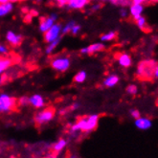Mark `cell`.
<instances>
[{"mask_svg":"<svg viewBox=\"0 0 158 158\" xmlns=\"http://www.w3.org/2000/svg\"><path fill=\"white\" fill-rule=\"evenodd\" d=\"M155 105H156V106H158V98H157L156 101H155Z\"/></svg>","mask_w":158,"mask_h":158,"instance_id":"cell-37","label":"cell"},{"mask_svg":"<svg viewBox=\"0 0 158 158\" xmlns=\"http://www.w3.org/2000/svg\"><path fill=\"white\" fill-rule=\"evenodd\" d=\"M144 10V6L142 4H131V14L134 19L141 16V14Z\"/></svg>","mask_w":158,"mask_h":158,"instance_id":"cell-16","label":"cell"},{"mask_svg":"<svg viewBox=\"0 0 158 158\" xmlns=\"http://www.w3.org/2000/svg\"><path fill=\"white\" fill-rule=\"evenodd\" d=\"M105 47L106 46L103 42H96V43H93L91 45L86 46V47L81 48L80 52L82 55H91V54H95V53L103 51Z\"/></svg>","mask_w":158,"mask_h":158,"instance_id":"cell-8","label":"cell"},{"mask_svg":"<svg viewBox=\"0 0 158 158\" xmlns=\"http://www.w3.org/2000/svg\"><path fill=\"white\" fill-rule=\"evenodd\" d=\"M99 122V115L92 114L89 116L81 117L78 120V122L71 126L70 131L72 132H90L97 127Z\"/></svg>","mask_w":158,"mask_h":158,"instance_id":"cell-1","label":"cell"},{"mask_svg":"<svg viewBox=\"0 0 158 158\" xmlns=\"http://www.w3.org/2000/svg\"><path fill=\"white\" fill-rule=\"evenodd\" d=\"M116 38V33L115 32H108L104 34L103 35L101 36V41L102 42H106V41H111L113 40Z\"/></svg>","mask_w":158,"mask_h":158,"instance_id":"cell-23","label":"cell"},{"mask_svg":"<svg viewBox=\"0 0 158 158\" xmlns=\"http://www.w3.org/2000/svg\"><path fill=\"white\" fill-rule=\"evenodd\" d=\"M55 116V111L52 108H46L40 112H38L35 116V122L38 126H43L45 124L49 123L53 120Z\"/></svg>","mask_w":158,"mask_h":158,"instance_id":"cell-5","label":"cell"},{"mask_svg":"<svg viewBox=\"0 0 158 158\" xmlns=\"http://www.w3.org/2000/svg\"><path fill=\"white\" fill-rule=\"evenodd\" d=\"M75 24H76V21L75 20H70L67 23L64 24L62 26V28H61V35H66V34L70 33L72 27L75 25Z\"/></svg>","mask_w":158,"mask_h":158,"instance_id":"cell-22","label":"cell"},{"mask_svg":"<svg viewBox=\"0 0 158 158\" xmlns=\"http://www.w3.org/2000/svg\"><path fill=\"white\" fill-rule=\"evenodd\" d=\"M9 53V48L3 43H0V56L7 55Z\"/></svg>","mask_w":158,"mask_h":158,"instance_id":"cell-28","label":"cell"},{"mask_svg":"<svg viewBox=\"0 0 158 158\" xmlns=\"http://www.w3.org/2000/svg\"><path fill=\"white\" fill-rule=\"evenodd\" d=\"M60 39H58V40H56L50 43H48V45L46 46V48H45V53L47 54V55H51L55 52V50L57 49V47L59 46L60 44Z\"/></svg>","mask_w":158,"mask_h":158,"instance_id":"cell-20","label":"cell"},{"mask_svg":"<svg viewBox=\"0 0 158 158\" xmlns=\"http://www.w3.org/2000/svg\"><path fill=\"white\" fill-rule=\"evenodd\" d=\"M101 8V4H95V5H93L91 8H90V11L91 12H96V11H98L99 10V9Z\"/></svg>","mask_w":158,"mask_h":158,"instance_id":"cell-32","label":"cell"},{"mask_svg":"<svg viewBox=\"0 0 158 158\" xmlns=\"http://www.w3.org/2000/svg\"><path fill=\"white\" fill-rule=\"evenodd\" d=\"M154 78H158V65L156 66V69L154 72Z\"/></svg>","mask_w":158,"mask_h":158,"instance_id":"cell-35","label":"cell"},{"mask_svg":"<svg viewBox=\"0 0 158 158\" xmlns=\"http://www.w3.org/2000/svg\"><path fill=\"white\" fill-rule=\"evenodd\" d=\"M118 62L121 66L123 67H129L131 65V56L127 55V54H121L118 58Z\"/></svg>","mask_w":158,"mask_h":158,"instance_id":"cell-14","label":"cell"},{"mask_svg":"<svg viewBox=\"0 0 158 158\" xmlns=\"http://www.w3.org/2000/svg\"><path fill=\"white\" fill-rule=\"evenodd\" d=\"M13 64V60L9 58H1L0 57V75L7 71Z\"/></svg>","mask_w":158,"mask_h":158,"instance_id":"cell-15","label":"cell"},{"mask_svg":"<svg viewBox=\"0 0 158 158\" xmlns=\"http://www.w3.org/2000/svg\"><path fill=\"white\" fill-rule=\"evenodd\" d=\"M61 28H62L61 24L56 22L47 32L44 33L45 41L47 43H50V42H52V41H54L56 40L60 39V36H61Z\"/></svg>","mask_w":158,"mask_h":158,"instance_id":"cell-6","label":"cell"},{"mask_svg":"<svg viewBox=\"0 0 158 158\" xmlns=\"http://www.w3.org/2000/svg\"><path fill=\"white\" fill-rule=\"evenodd\" d=\"M16 101L14 97L10 96L7 93L0 94V113L10 112L15 106Z\"/></svg>","mask_w":158,"mask_h":158,"instance_id":"cell-4","label":"cell"},{"mask_svg":"<svg viewBox=\"0 0 158 158\" xmlns=\"http://www.w3.org/2000/svg\"><path fill=\"white\" fill-rule=\"evenodd\" d=\"M69 158H77V157H76L75 155H72V156H70Z\"/></svg>","mask_w":158,"mask_h":158,"instance_id":"cell-39","label":"cell"},{"mask_svg":"<svg viewBox=\"0 0 158 158\" xmlns=\"http://www.w3.org/2000/svg\"><path fill=\"white\" fill-rule=\"evenodd\" d=\"M135 126L140 129H148L152 127V122L148 118H139L135 121Z\"/></svg>","mask_w":158,"mask_h":158,"instance_id":"cell-13","label":"cell"},{"mask_svg":"<svg viewBox=\"0 0 158 158\" xmlns=\"http://www.w3.org/2000/svg\"><path fill=\"white\" fill-rule=\"evenodd\" d=\"M7 2H10V0H0V4H1V3H7Z\"/></svg>","mask_w":158,"mask_h":158,"instance_id":"cell-36","label":"cell"},{"mask_svg":"<svg viewBox=\"0 0 158 158\" xmlns=\"http://www.w3.org/2000/svg\"><path fill=\"white\" fill-rule=\"evenodd\" d=\"M59 19V15L57 13H52L49 16L45 17L44 19L41 20L40 24V31L41 33H46L50 28L58 21Z\"/></svg>","mask_w":158,"mask_h":158,"instance_id":"cell-7","label":"cell"},{"mask_svg":"<svg viewBox=\"0 0 158 158\" xmlns=\"http://www.w3.org/2000/svg\"><path fill=\"white\" fill-rule=\"evenodd\" d=\"M118 81H119V77L117 75H110L105 79L103 85L106 87H113L117 85Z\"/></svg>","mask_w":158,"mask_h":158,"instance_id":"cell-17","label":"cell"},{"mask_svg":"<svg viewBox=\"0 0 158 158\" xmlns=\"http://www.w3.org/2000/svg\"><path fill=\"white\" fill-rule=\"evenodd\" d=\"M132 4H142V3H145L147 2L148 0H131Z\"/></svg>","mask_w":158,"mask_h":158,"instance_id":"cell-33","label":"cell"},{"mask_svg":"<svg viewBox=\"0 0 158 158\" xmlns=\"http://www.w3.org/2000/svg\"><path fill=\"white\" fill-rule=\"evenodd\" d=\"M89 3V0H67L66 6L71 10H81Z\"/></svg>","mask_w":158,"mask_h":158,"instance_id":"cell-11","label":"cell"},{"mask_svg":"<svg viewBox=\"0 0 158 158\" xmlns=\"http://www.w3.org/2000/svg\"><path fill=\"white\" fill-rule=\"evenodd\" d=\"M134 20H135L137 26H138L139 28H140V29H141L142 31H144V32H146V33H148L150 31H152V30H151V28L148 26L145 17H143V16H139V17H137L136 19H134Z\"/></svg>","mask_w":158,"mask_h":158,"instance_id":"cell-18","label":"cell"},{"mask_svg":"<svg viewBox=\"0 0 158 158\" xmlns=\"http://www.w3.org/2000/svg\"><path fill=\"white\" fill-rule=\"evenodd\" d=\"M87 79V73L86 71L85 70H81V71H79L75 77H74V81H75L77 83H82V82H85Z\"/></svg>","mask_w":158,"mask_h":158,"instance_id":"cell-21","label":"cell"},{"mask_svg":"<svg viewBox=\"0 0 158 158\" xmlns=\"http://www.w3.org/2000/svg\"><path fill=\"white\" fill-rule=\"evenodd\" d=\"M14 10V4L13 2H7L0 4V17H3L8 15Z\"/></svg>","mask_w":158,"mask_h":158,"instance_id":"cell-12","label":"cell"},{"mask_svg":"<svg viewBox=\"0 0 158 158\" xmlns=\"http://www.w3.org/2000/svg\"><path fill=\"white\" fill-rule=\"evenodd\" d=\"M6 40L13 46H17L22 41V35L10 30L6 33Z\"/></svg>","mask_w":158,"mask_h":158,"instance_id":"cell-9","label":"cell"},{"mask_svg":"<svg viewBox=\"0 0 158 158\" xmlns=\"http://www.w3.org/2000/svg\"><path fill=\"white\" fill-rule=\"evenodd\" d=\"M157 65L158 63L153 60L139 62L137 66V77L142 81H152Z\"/></svg>","mask_w":158,"mask_h":158,"instance_id":"cell-2","label":"cell"},{"mask_svg":"<svg viewBox=\"0 0 158 158\" xmlns=\"http://www.w3.org/2000/svg\"><path fill=\"white\" fill-rule=\"evenodd\" d=\"M54 1L57 3L59 6H60V7L66 6V3H67V0H54Z\"/></svg>","mask_w":158,"mask_h":158,"instance_id":"cell-30","label":"cell"},{"mask_svg":"<svg viewBox=\"0 0 158 158\" xmlns=\"http://www.w3.org/2000/svg\"><path fill=\"white\" fill-rule=\"evenodd\" d=\"M120 15H121V16H122V17H126L127 15V10L125 7H123L120 10Z\"/></svg>","mask_w":158,"mask_h":158,"instance_id":"cell-31","label":"cell"},{"mask_svg":"<svg viewBox=\"0 0 158 158\" xmlns=\"http://www.w3.org/2000/svg\"><path fill=\"white\" fill-rule=\"evenodd\" d=\"M71 66V60L66 56H59L51 60V67L57 72H66Z\"/></svg>","mask_w":158,"mask_h":158,"instance_id":"cell-3","label":"cell"},{"mask_svg":"<svg viewBox=\"0 0 158 158\" xmlns=\"http://www.w3.org/2000/svg\"><path fill=\"white\" fill-rule=\"evenodd\" d=\"M131 116L136 120V119H139L141 117V115H140V112L137 110V109H131Z\"/></svg>","mask_w":158,"mask_h":158,"instance_id":"cell-29","label":"cell"},{"mask_svg":"<svg viewBox=\"0 0 158 158\" xmlns=\"http://www.w3.org/2000/svg\"><path fill=\"white\" fill-rule=\"evenodd\" d=\"M29 105L35 108H41L45 106V100L40 94H34L29 97Z\"/></svg>","mask_w":158,"mask_h":158,"instance_id":"cell-10","label":"cell"},{"mask_svg":"<svg viewBox=\"0 0 158 158\" xmlns=\"http://www.w3.org/2000/svg\"><path fill=\"white\" fill-rule=\"evenodd\" d=\"M81 31V26L80 25V24H75L73 27H72V29H71V31H70V34L71 35H79V33Z\"/></svg>","mask_w":158,"mask_h":158,"instance_id":"cell-25","label":"cell"},{"mask_svg":"<svg viewBox=\"0 0 158 158\" xmlns=\"http://www.w3.org/2000/svg\"><path fill=\"white\" fill-rule=\"evenodd\" d=\"M157 2H158V0H157Z\"/></svg>","mask_w":158,"mask_h":158,"instance_id":"cell-40","label":"cell"},{"mask_svg":"<svg viewBox=\"0 0 158 158\" xmlns=\"http://www.w3.org/2000/svg\"><path fill=\"white\" fill-rule=\"evenodd\" d=\"M79 106H80V105H79L78 103H76V104H74V105L72 106V109H73V110H74V109H78Z\"/></svg>","mask_w":158,"mask_h":158,"instance_id":"cell-34","label":"cell"},{"mask_svg":"<svg viewBox=\"0 0 158 158\" xmlns=\"http://www.w3.org/2000/svg\"><path fill=\"white\" fill-rule=\"evenodd\" d=\"M11 2H15V1H19V0H10Z\"/></svg>","mask_w":158,"mask_h":158,"instance_id":"cell-38","label":"cell"},{"mask_svg":"<svg viewBox=\"0 0 158 158\" xmlns=\"http://www.w3.org/2000/svg\"><path fill=\"white\" fill-rule=\"evenodd\" d=\"M106 1H109L111 4L120 7H127L128 5H131V0H106Z\"/></svg>","mask_w":158,"mask_h":158,"instance_id":"cell-24","label":"cell"},{"mask_svg":"<svg viewBox=\"0 0 158 158\" xmlns=\"http://www.w3.org/2000/svg\"><path fill=\"white\" fill-rule=\"evenodd\" d=\"M66 145H67V141L65 140V139H60L59 141H57L53 145L52 150L55 152H60L66 147Z\"/></svg>","mask_w":158,"mask_h":158,"instance_id":"cell-19","label":"cell"},{"mask_svg":"<svg viewBox=\"0 0 158 158\" xmlns=\"http://www.w3.org/2000/svg\"><path fill=\"white\" fill-rule=\"evenodd\" d=\"M127 92L131 95H135L137 93V86L135 85H129L127 87Z\"/></svg>","mask_w":158,"mask_h":158,"instance_id":"cell-26","label":"cell"},{"mask_svg":"<svg viewBox=\"0 0 158 158\" xmlns=\"http://www.w3.org/2000/svg\"><path fill=\"white\" fill-rule=\"evenodd\" d=\"M18 103H19L20 106H26L29 105V97L27 96H23L19 99V101H18Z\"/></svg>","mask_w":158,"mask_h":158,"instance_id":"cell-27","label":"cell"}]
</instances>
